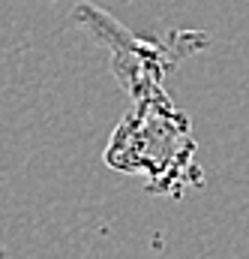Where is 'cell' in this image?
Returning <instances> with one entry per match:
<instances>
[{
  "instance_id": "cell-1",
  "label": "cell",
  "mask_w": 249,
  "mask_h": 259,
  "mask_svg": "<svg viewBox=\"0 0 249 259\" xmlns=\"http://www.w3.org/2000/svg\"><path fill=\"white\" fill-rule=\"evenodd\" d=\"M48 3H57V0H48Z\"/></svg>"
}]
</instances>
